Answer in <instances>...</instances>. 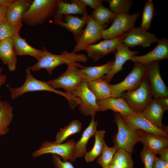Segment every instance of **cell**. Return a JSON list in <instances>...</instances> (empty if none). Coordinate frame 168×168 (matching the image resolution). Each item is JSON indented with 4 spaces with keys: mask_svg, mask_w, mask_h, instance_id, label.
<instances>
[{
    "mask_svg": "<svg viewBox=\"0 0 168 168\" xmlns=\"http://www.w3.org/2000/svg\"><path fill=\"white\" fill-rule=\"evenodd\" d=\"M121 117L124 122L135 129H141L146 132L168 137L166 131L160 129L152 124L142 113L135 112L132 115Z\"/></svg>",
    "mask_w": 168,
    "mask_h": 168,
    "instance_id": "obj_16",
    "label": "cell"
},
{
    "mask_svg": "<svg viewBox=\"0 0 168 168\" xmlns=\"http://www.w3.org/2000/svg\"><path fill=\"white\" fill-rule=\"evenodd\" d=\"M114 61H110L103 65L96 66H84L79 69L82 81L86 82L94 81L108 74L110 72Z\"/></svg>",
    "mask_w": 168,
    "mask_h": 168,
    "instance_id": "obj_22",
    "label": "cell"
},
{
    "mask_svg": "<svg viewBox=\"0 0 168 168\" xmlns=\"http://www.w3.org/2000/svg\"><path fill=\"white\" fill-rule=\"evenodd\" d=\"M155 48L147 54L142 56L134 55L130 59L134 63L146 66L150 63L168 59V40L163 38L159 40Z\"/></svg>",
    "mask_w": 168,
    "mask_h": 168,
    "instance_id": "obj_15",
    "label": "cell"
},
{
    "mask_svg": "<svg viewBox=\"0 0 168 168\" xmlns=\"http://www.w3.org/2000/svg\"><path fill=\"white\" fill-rule=\"evenodd\" d=\"M146 74L154 98L168 97V89L161 76L159 61H154L146 66Z\"/></svg>",
    "mask_w": 168,
    "mask_h": 168,
    "instance_id": "obj_12",
    "label": "cell"
},
{
    "mask_svg": "<svg viewBox=\"0 0 168 168\" xmlns=\"http://www.w3.org/2000/svg\"><path fill=\"white\" fill-rule=\"evenodd\" d=\"M126 33L115 39L104 40L97 44L89 45L84 51L94 63L97 62L108 54L115 52L118 45L122 42Z\"/></svg>",
    "mask_w": 168,
    "mask_h": 168,
    "instance_id": "obj_14",
    "label": "cell"
},
{
    "mask_svg": "<svg viewBox=\"0 0 168 168\" xmlns=\"http://www.w3.org/2000/svg\"><path fill=\"white\" fill-rule=\"evenodd\" d=\"M114 121L118 132L114 138V146L132 153L134 145L139 141V129L136 130L126 124L119 113L114 112Z\"/></svg>",
    "mask_w": 168,
    "mask_h": 168,
    "instance_id": "obj_4",
    "label": "cell"
},
{
    "mask_svg": "<svg viewBox=\"0 0 168 168\" xmlns=\"http://www.w3.org/2000/svg\"><path fill=\"white\" fill-rule=\"evenodd\" d=\"M3 69L2 67H0V87L5 83L7 78L6 75L2 73Z\"/></svg>",
    "mask_w": 168,
    "mask_h": 168,
    "instance_id": "obj_45",
    "label": "cell"
},
{
    "mask_svg": "<svg viewBox=\"0 0 168 168\" xmlns=\"http://www.w3.org/2000/svg\"><path fill=\"white\" fill-rule=\"evenodd\" d=\"M133 163L131 153L120 149H118L115 153L110 164L117 165L125 168H133Z\"/></svg>",
    "mask_w": 168,
    "mask_h": 168,
    "instance_id": "obj_34",
    "label": "cell"
},
{
    "mask_svg": "<svg viewBox=\"0 0 168 168\" xmlns=\"http://www.w3.org/2000/svg\"><path fill=\"white\" fill-rule=\"evenodd\" d=\"M97 103L102 111L110 110L118 113L121 117L127 116L135 112L122 97H110L104 100H98Z\"/></svg>",
    "mask_w": 168,
    "mask_h": 168,
    "instance_id": "obj_20",
    "label": "cell"
},
{
    "mask_svg": "<svg viewBox=\"0 0 168 168\" xmlns=\"http://www.w3.org/2000/svg\"><path fill=\"white\" fill-rule=\"evenodd\" d=\"M103 77L96 80L86 82L88 88L95 95L97 100H104L111 96L109 83Z\"/></svg>",
    "mask_w": 168,
    "mask_h": 168,
    "instance_id": "obj_28",
    "label": "cell"
},
{
    "mask_svg": "<svg viewBox=\"0 0 168 168\" xmlns=\"http://www.w3.org/2000/svg\"><path fill=\"white\" fill-rule=\"evenodd\" d=\"M165 111L156 98H154L148 104L142 113L152 124L158 128L166 131L165 129L167 127H165L162 123Z\"/></svg>",
    "mask_w": 168,
    "mask_h": 168,
    "instance_id": "obj_21",
    "label": "cell"
},
{
    "mask_svg": "<svg viewBox=\"0 0 168 168\" xmlns=\"http://www.w3.org/2000/svg\"><path fill=\"white\" fill-rule=\"evenodd\" d=\"M2 100H1V96L0 94V109L1 106Z\"/></svg>",
    "mask_w": 168,
    "mask_h": 168,
    "instance_id": "obj_48",
    "label": "cell"
},
{
    "mask_svg": "<svg viewBox=\"0 0 168 168\" xmlns=\"http://www.w3.org/2000/svg\"><path fill=\"white\" fill-rule=\"evenodd\" d=\"M106 168H125L121 166L115 165L110 164Z\"/></svg>",
    "mask_w": 168,
    "mask_h": 168,
    "instance_id": "obj_47",
    "label": "cell"
},
{
    "mask_svg": "<svg viewBox=\"0 0 168 168\" xmlns=\"http://www.w3.org/2000/svg\"><path fill=\"white\" fill-rule=\"evenodd\" d=\"M159 40L155 35L147 32L140 26L137 28L134 27L126 33L121 42L128 48L138 46L144 48L157 42Z\"/></svg>",
    "mask_w": 168,
    "mask_h": 168,
    "instance_id": "obj_13",
    "label": "cell"
},
{
    "mask_svg": "<svg viewBox=\"0 0 168 168\" xmlns=\"http://www.w3.org/2000/svg\"><path fill=\"white\" fill-rule=\"evenodd\" d=\"M33 0H14L8 7L5 18L8 21L14 23L22 22V14L26 12Z\"/></svg>",
    "mask_w": 168,
    "mask_h": 168,
    "instance_id": "obj_24",
    "label": "cell"
},
{
    "mask_svg": "<svg viewBox=\"0 0 168 168\" xmlns=\"http://www.w3.org/2000/svg\"><path fill=\"white\" fill-rule=\"evenodd\" d=\"M152 96L146 74L137 88L124 92L121 96L136 113H142L148 104L152 100Z\"/></svg>",
    "mask_w": 168,
    "mask_h": 168,
    "instance_id": "obj_6",
    "label": "cell"
},
{
    "mask_svg": "<svg viewBox=\"0 0 168 168\" xmlns=\"http://www.w3.org/2000/svg\"><path fill=\"white\" fill-rule=\"evenodd\" d=\"M76 142L73 139L68 140L63 143L58 144L54 142L45 141L41 146L32 153L33 157H37L48 153L55 154L61 157L63 161L68 160L74 162L76 160L74 156V147Z\"/></svg>",
    "mask_w": 168,
    "mask_h": 168,
    "instance_id": "obj_8",
    "label": "cell"
},
{
    "mask_svg": "<svg viewBox=\"0 0 168 168\" xmlns=\"http://www.w3.org/2000/svg\"><path fill=\"white\" fill-rule=\"evenodd\" d=\"M139 51H133L123 43L120 42L118 45L114 53L115 59L109 73L103 77L109 83L111 81L114 75L122 70L123 65L126 61L130 60L134 55L137 54Z\"/></svg>",
    "mask_w": 168,
    "mask_h": 168,
    "instance_id": "obj_17",
    "label": "cell"
},
{
    "mask_svg": "<svg viewBox=\"0 0 168 168\" xmlns=\"http://www.w3.org/2000/svg\"><path fill=\"white\" fill-rule=\"evenodd\" d=\"M12 39L13 49L16 55H29L38 60L42 55L43 50H38L32 47L25 39L21 37L19 33L14 35Z\"/></svg>",
    "mask_w": 168,
    "mask_h": 168,
    "instance_id": "obj_27",
    "label": "cell"
},
{
    "mask_svg": "<svg viewBox=\"0 0 168 168\" xmlns=\"http://www.w3.org/2000/svg\"><path fill=\"white\" fill-rule=\"evenodd\" d=\"M86 24V28L74 47L72 52L74 53L85 50L88 46L94 44L102 38V31L107 27L106 25L101 26L98 24L92 14L89 15Z\"/></svg>",
    "mask_w": 168,
    "mask_h": 168,
    "instance_id": "obj_11",
    "label": "cell"
},
{
    "mask_svg": "<svg viewBox=\"0 0 168 168\" xmlns=\"http://www.w3.org/2000/svg\"><path fill=\"white\" fill-rule=\"evenodd\" d=\"M109 3L110 10L118 15L128 14V12L133 3L130 0H110Z\"/></svg>",
    "mask_w": 168,
    "mask_h": 168,
    "instance_id": "obj_35",
    "label": "cell"
},
{
    "mask_svg": "<svg viewBox=\"0 0 168 168\" xmlns=\"http://www.w3.org/2000/svg\"><path fill=\"white\" fill-rule=\"evenodd\" d=\"M0 59L7 65L9 71L16 70L17 59L13 49L12 38L0 41Z\"/></svg>",
    "mask_w": 168,
    "mask_h": 168,
    "instance_id": "obj_23",
    "label": "cell"
},
{
    "mask_svg": "<svg viewBox=\"0 0 168 168\" xmlns=\"http://www.w3.org/2000/svg\"><path fill=\"white\" fill-rule=\"evenodd\" d=\"M13 108L7 101H2L0 109V136L7 134L13 117Z\"/></svg>",
    "mask_w": 168,
    "mask_h": 168,
    "instance_id": "obj_29",
    "label": "cell"
},
{
    "mask_svg": "<svg viewBox=\"0 0 168 168\" xmlns=\"http://www.w3.org/2000/svg\"><path fill=\"white\" fill-rule=\"evenodd\" d=\"M67 66V68L64 73L57 78L47 82L54 88L63 89L68 95L75 97L72 96V94L77 89L82 81L79 69L82 68L84 66L79 63L68 64Z\"/></svg>",
    "mask_w": 168,
    "mask_h": 168,
    "instance_id": "obj_5",
    "label": "cell"
},
{
    "mask_svg": "<svg viewBox=\"0 0 168 168\" xmlns=\"http://www.w3.org/2000/svg\"><path fill=\"white\" fill-rule=\"evenodd\" d=\"M155 154L145 147H143L140 153V156L145 168H153V158Z\"/></svg>",
    "mask_w": 168,
    "mask_h": 168,
    "instance_id": "obj_38",
    "label": "cell"
},
{
    "mask_svg": "<svg viewBox=\"0 0 168 168\" xmlns=\"http://www.w3.org/2000/svg\"><path fill=\"white\" fill-rule=\"evenodd\" d=\"M26 80L21 86L13 88L7 85L10 96L12 99H15L20 96L28 92L46 91L53 92L62 96L66 98L69 103V106L74 109L77 105L78 99L72 97L65 92L55 89L50 86L47 82L38 80L32 74L30 67L26 70Z\"/></svg>",
    "mask_w": 168,
    "mask_h": 168,
    "instance_id": "obj_2",
    "label": "cell"
},
{
    "mask_svg": "<svg viewBox=\"0 0 168 168\" xmlns=\"http://www.w3.org/2000/svg\"><path fill=\"white\" fill-rule=\"evenodd\" d=\"M89 16L88 14H84L81 17L73 15H67L64 17V21L60 19L54 20V22L71 32L76 42L82 33L83 29L87 23Z\"/></svg>",
    "mask_w": 168,
    "mask_h": 168,
    "instance_id": "obj_18",
    "label": "cell"
},
{
    "mask_svg": "<svg viewBox=\"0 0 168 168\" xmlns=\"http://www.w3.org/2000/svg\"><path fill=\"white\" fill-rule=\"evenodd\" d=\"M139 15V12L117 15L111 26L102 31V38L104 40L114 39L128 32L134 27Z\"/></svg>",
    "mask_w": 168,
    "mask_h": 168,
    "instance_id": "obj_9",
    "label": "cell"
},
{
    "mask_svg": "<svg viewBox=\"0 0 168 168\" xmlns=\"http://www.w3.org/2000/svg\"><path fill=\"white\" fill-rule=\"evenodd\" d=\"M88 58L84 54H77L73 52H69L67 50L62 52L61 54H53L43 47V53L37 62L30 67L31 71L35 72L45 69L49 74L58 66L62 64H76L78 62L85 63Z\"/></svg>",
    "mask_w": 168,
    "mask_h": 168,
    "instance_id": "obj_1",
    "label": "cell"
},
{
    "mask_svg": "<svg viewBox=\"0 0 168 168\" xmlns=\"http://www.w3.org/2000/svg\"><path fill=\"white\" fill-rule=\"evenodd\" d=\"M118 149L114 146L112 147L108 146L105 144L101 155L97 162L102 168H106L111 163L113 157Z\"/></svg>",
    "mask_w": 168,
    "mask_h": 168,
    "instance_id": "obj_36",
    "label": "cell"
},
{
    "mask_svg": "<svg viewBox=\"0 0 168 168\" xmlns=\"http://www.w3.org/2000/svg\"><path fill=\"white\" fill-rule=\"evenodd\" d=\"M70 1L71 3L67 2L66 1L58 0L57 10L54 16V20L62 19L63 15L88 14L86 7L81 6L74 0Z\"/></svg>",
    "mask_w": 168,
    "mask_h": 168,
    "instance_id": "obj_26",
    "label": "cell"
},
{
    "mask_svg": "<svg viewBox=\"0 0 168 168\" xmlns=\"http://www.w3.org/2000/svg\"><path fill=\"white\" fill-rule=\"evenodd\" d=\"M134 63L132 70L123 81L115 84H109L111 97H120L125 91L135 90L140 86L146 75V68L140 63Z\"/></svg>",
    "mask_w": 168,
    "mask_h": 168,
    "instance_id": "obj_7",
    "label": "cell"
},
{
    "mask_svg": "<svg viewBox=\"0 0 168 168\" xmlns=\"http://www.w3.org/2000/svg\"><path fill=\"white\" fill-rule=\"evenodd\" d=\"M82 128V123L79 120H72L69 124L63 128H61L55 136V140L54 142L58 144L62 143L70 136L80 132Z\"/></svg>",
    "mask_w": 168,
    "mask_h": 168,
    "instance_id": "obj_31",
    "label": "cell"
},
{
    "mask_svg": "<svg viewBox=\"0 0 168 168\" xmlns=\"http://www.w3.org/2000/svg\"><path fill=\"white\" fill-rule=\"evenodd\" d=\"M97 124V121H95L94 117H92L89 124L83 132L80 139L75 144L74 152L76 158L85 156L87 152L86 147L88 141L96 131Z\"/></svg>",
    "mask_w": 168,
    "mask_h": 168,
    "instance_id": "obj_25",
    "label": "cell"
},
{
    "mask_svg": "<svg viewBox=\"0 0 168 168\" xmlns=\"http://www.w3.org/2000/svg\"><path fill=\"white\" fill-rule=\"evenodd\" d=\"M154 8L152 0H147L144 6L140 26L145 30H148L150 26L153 17Z\"/></svg>",
    "mask_w": 168,
    "mask_h": 168,
    "instance_id": "obj_37",
    "label": "cell"
},
{
    "mask_svg": "<svg viewBox=\"0 0 168 168\" xmlns=\"http://www.w3.org/2000/svg\"><path fill=\"white\" fill-rule=\"evenodd\" d=\"M92 13V15L95 21L101 26L112 22L117 16L103 5L93 10Z\"/></svg>",
    "mask_w": 168,
    "mask_h": 168,
    "instance_id": "obj_33",
    "label": "cell"
},
{
    "mask_svg": "<svg viewBox=\"0 0 168 168\" xmlns=\"http://www.w3.org/2000/svg\"><path fill=\"white\" fill-rule=\"evenodd\" d=\"M72 96L79 99L78 110L83 115L94 117L97 113L102 111L97 103L95 96L88 88L86 81H82Z\"/></svg>",
    "mask_w": 168,
    "mask_h": 168,
    "instance_id": "obj_10",
    "label": "cell"
},
{
    "mask_svg": "<svg viewBox=\"0 0 168 168\" xmlns=\"http://www.w3.org/2000/svg\"><path fill=\"white\" fill-rule=\"evenodd\" d=\"M9 5H0V20L5 18L7 8Z\"/></svg>",
    "mask_w": 168,
    "mask_h": 168,
    "instance_id": "obj_43",
    "label": "cell"
},
{
    "mask_svg": "<svg viewBox=\"0 0 168 168\" xmlns=\"http://www.w3.org/2000/svg\"><path fill=\"white\" fill-rule=\"evenodd\" d=\"M22 26V22L13 23L8 21L5 18L0 20V41L12 38L19 33Z\"/></svg>",
    "mask_w": 168,
    "mask_h": 168,
    "instance_id": "obj_32",
    "label": "cell"
},
{
    "mask_svg": "<svg viewBox=\"0 0 168 168\" xmlns=\"http://www.w3.org/2000/svg\"><path fill=\"white\" fill-rule=\"evenodd\" d=\"M153 168H168V162L162 160L156 156L155 154L154 156Z\"/></svg>",
    "mask_w": 168,
    "mask_h": 168,
    "instance_id": "obj_41",
    "label": "cell"
},
{
    "mask_svg": "<svg viewBox=\"0 0 168 168\" xmlns=\"http://www.w3.org/2000/svg\"><path fill=\"white\" fill-rule=\"evenodd\" d=\"M140 139L144 147L155 154H158L163 150L167 148V137L146 132L139 129Z\"/></svg>",
    "mask_w": 168,
    "mask_h": 168,
    "instance_id": "obj_19",
    "label": "cell"
},
{
    "mask_svg": "<svg viewBox=\"0 0 168 168\" xmlns=\"http://www.w3.org/2000/svg\"><path fill=\"white\" fill-rule=\"evenodd\" d=\"M77 4L82 7H86L88 6L95 10L102 5V3L104 0H74Z\"/></svg>",
    "mask_w": 168,
    "mask_h": 168,
    "instance_id": "obj_39",
    "label": "cell"
},
{
    "mask_svg": "<svg viewBox=\"0 0 168 168\" xmlns=\"http://www.w3.org/2000/svg\"><path fill=\"white\" fill-rule=\"evenodd\" d=\"M156 98L165 111L168 110V97H160Z\"/></svg>",
    "mask_w": 168,
    "mask_h": 168,
    "instance_id": "obj_42",
    "label": "cell"
},
{
    "mask_svg": "<svg viewBox=\"0 0 168 168\" xmlns=\"http://www.w3.org/2000/svg\"><path fill=\"white\" fill-rule=\"evenodd\" d=\"M52 155L55 168H74L69 161H61V157L55 154Z\"/></svg>",
    "mask_w": 168,
    "mask_h": 168,
    "instance_id": "obj_40",
    "label": "cell"
},
{
    "mask_svg": "<svg viewBox=\"0 0 168 168\" xmlns=\"http://www.w3.org/2000/svg\"><path fill=\"white\" fill-rule=\"evenodd\" d=\"M14 0H0V5H10Z\"/></svg>",
    "mask_w": 168,
    "mask_h": 168,
    "instance_id": "obj_46",
    "label": "cell"
},
{
    "mask_svg": "<svg viewBox=\"0 0 168 168\" xmlns=\"http://www.w3.org/2000/svg\"><path fill=\"white\" fill-rule=\"evenodd\" d=\"M105 131L103 130H96L93 136L95 138V143L93 147L85 155V159L87 162H92L101 153L104 145Z\"/></svg>",
    "mask_w": 168,
    "mask_h": 168,
    "instance_id": "obj_30",
    "label": "cell"
},
{
    "mask_svg": "<svg viewBox=\"0 0 168 168\" xmlns=\"http://www.w3.org/2000/svg\"><path fill=\"white\" fill-rule=\"evenodd\" d=\"M158 154L160 156V157L161 160L168 162V149L166 148L159 153Z\"/></svg>",
    "mask_w": 168,
    "mask_h": 168,
    "instance_id": "obj_44",
    "label": "cell"
},
{
    "mask_svg": "<svg viewBox=\"0 0 168 168\" xmlns=\"http://www.w3.org/2000/svg\"><path fill=\"white\" fill-rule=\"evenodd\" d=\"M58 0H34L23 13L22 21L31 26L40 25L54 16L58 9Z\"/></svg>",
    "mask_w": 168,
    "mask_h": 168,
    "instance_id": "obj_3",
    "label": "cell"
}]
</instances>
